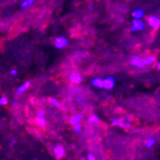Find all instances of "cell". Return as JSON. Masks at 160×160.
<instances>
[{"label": "cell", "mask_w": 160, "mask_h": 160, "mask_svg": "<svg viewBox=\"0 0 160 160\" xmlns=\"http://www.w3.org/2000/svg\"><path fill=\"white\" fill-rule=\"evenodd\" d=\"M120 122V120L119 119V118H114V119L112 120V125H119Z\"/></svg>", "instance_id": "cell-21"}, {"label": "cell", "mask_w": 160, "mask_h": 160, "mask_svg": "<svg viewBox=\"0 0 160 160\" xmlns=\"http://www.w3.org/2000/svg\"><path fill=\"white\" fill-rule=\"evenodd\" d=\"M155 144V139L154 137H150L149 139H147L146 142H145V146L148 148H151Z\"/></svg>", "instance_id": "cell-12"}, {"label": "cell", "mask_w": 160, "mask_h": 160, "mask_svg": "<svg viewBox=\"0 0 160 160\" xmlns=\"http://www.w3.org/2000/svg\"><path fill=\"white\" fill-rule=\"evenodd\" d=\"M49 101H50V102L52 103V104H53V105L56 106L57 108H60L61 107L60 102H59V101H58V100H56V99H54V98H49Z\"/></svg>", "instance_id": "cell-17"}, {"label": "cell", "mask_w": 160, "mask_h": 160, "mask_svg": "<svg viewBox=\"0 0 160 160\" xmlns=\"http://www.w3.org/2000/svg\"><path fill=\"white\" fill-rule=\"evenodd\" d=\"M155 60H156L155 57L149 56L148 57V58H144V59H142V60L141 59L140 62L138 64L137 67H139V68H142V67H144L145 65H151V64L154 63V62H155Z\"/></svg>", "instance_id": "cell-4"}, {"label": "cell", "mask_w": 160, "mask_h": 160, "mask_svg": "<svg viewBox=\"0 0 160 160\" xmlns=\"http://www.w3.org/2000/svg\"><path fill=\"white\" fill-rule=\"evenodd\" d=\"M30 86V81H27V82H25L23 85H22L21 86L18 87L16 90V95H19V94L23 93L27 91V89L29 88V87Z\"/></svg>", "instance_id": "cell-7"}, {"label": "cell", "mask_w": 160, "mask_h": 160, "mask_svg": "<svg viewBox=\"0 0 160 160\" xmlns=\"http://www.w3.org/2000/svg\"><path fill=\"white\" fill-rule=\"evenodd\" d=\"M44 115H45L44 110H41V111L38 112V116H44Z\"/></svg>", "instance_id": "cell-24"}, {"label": "cell", "mask_w": 160, "mask_h": 160, "mask_svg": "<svg viewBox=\"0 0 160 160\" xmlns=\"http://www.w3.org/2000/svg\"><path fill=\"white\" fill-rule=\"evenodd\" d=\"M132 16L134 18H139L141 19L144 17V11H142V9H136L132 12Z\"/></svg>", "instance_id": "cell-11"}, {"label": "cell", "mask_w": 160, "mask_h": 160, "mask_svg": "<svg viewBox=\"0 0 160 160\" xmlns=\"http://www.w3.org/2000/svg\"><path fill=\"white\" fill-rule=\"evenodd\" d=\"M140 61H141V58H139V57L138 56L134 57L132 60H131V65H132V66H137L138 64L140 62Z\"/></svg>", "instance_id": "cell-15"}, {"label": "cell", "mask_w": 160, "mask_h": 160, "mask_svg": "<svg viewBox=\"0 0 160 160\" xmlns=\"http://www.w3.org/2000/svg\"><path fill=\"white\" fill-rule=\"evenodd\" d=\"M87 158H88V159H89V160H95L96 157H95V155H94L92 153H89L88 155V156H87Z\"/></svg>", "instance_id": "cell-22"}, {"label": "cell", "mask_w": 160, "mask_h": 160, "mask_svg": "<svg viewBox=\"0 0 160 160\" xmlns=\"http://www.w3.org/2000/svg\"><path fill=\"white\" fill-rule=\"evenodd\" d=\"M144 28V22L139 18H134L132 21V26L131 27V31L135 32L137 30H142Z\"/></svg>", "instance_id": "cell-1"}, {"label": "cell", "mask_w": 160, "mask_h": 160, "mask_svg": "<svg viewBox=\"0 0 160 160\" xmlns=\"http://www.w3.org/2000/svg\"><path fill=\"white\" fill-rule=\"evenodd\" d=\"M104 88L106 89H112L115 85V78L113 77H108L104 79Z\"/></svg>", "instance_id": "cell-5"}, {"label": "cell", "mask_w": 160, "mask_h": 160, "mask_svg": "<svg viewBox=\"0 0 160 160\" xmlns=\"http://www.w3.org/2000/svg\"><path fill=\"white\" fill-rule=\"evenodd\" d=\"M67 45H68V40H67L66 38L63 37V36L58 38L54 42L55 47L58 49H64Z\"/></svg>", "instance_id": "cell-2"}, {"label": "cell", "mask_w": 160, "mask_h": 160, "mask_svg": "<svg viewBox=\"0 0 160 160\" xmlns=\"http://www.w3.org/2000/svg\"><path fill=\"white\" fill-rule=\"evenodd\" d=\"M81 130V125L80 123L78 124H76L74 125V131H75L76 133H79Z\"/></svg>", "instance_id": "cell-20"}, {"label": "cell", "mask_w": 160, "mask_h": 160, "mask_svg": "<svg viewBox=\"0 0 160 160\" xmlns=\"http://www.w3.org/2000/svg\"><path fill=\"white\" fill-rule=\"evenodd\" d=\"M10 74H11V76H13V77H14V76L17 75V71H16L15 69H12V70L10 71Z\"/></svg>", "instance_id": "cell-23"}, {"label": "cell", "mask_w": 160, "mask_h": 160, "mask_svg": "<svg viewBox=\"0 0 160 160\" xmlns=\"http://www.w3.org/2000/svg\"><path fill=\"white\" fill-rule=\"evenodd\" d=\"M37 123L39 127H44L46 123V120L44 116H38L37 118Z\"/></svg>", "instance_id": "cell-13"}, {"label": "cell", "mask_w": 160, "mask_h": 160, "mask_svg": "<svg viewBox=\"0 0 160 160\" xmlns=\"http://www.w3.org/2000/svg\"><path fill=\"white\" fill-rule=\"evenodd\" d=\"M92 86L98 88H104V79L102 78H95L92 81Z\"/></svg>", "instance_id": "cell-8"}, {"label": "cell", "mask_w": 160, "mask_h": 160, "mask_svg": "<svg viewBox=\"0 0 160 160\" xmlns=\"http://www.w3.org/2000/svg\"><path fill=\"white\" fill-rule=\"evenodd\" d=\"M119 125L123 128H130L131 126H132V123H131V122L129 121H123V122L120 121V123H119Z\"/></svg>", "instance_id": "cell-18"}, {"label": "cell", "mask_w": 160, "mask_h": 160, "mask_svg": "<svg viewBox=\"0 0 160 160\" xmlns=\"http://www.w3.org/2000/svg\"><path fill=\"white\" fill-rule=\"evenodd\" d=\"M16 142H17V140H16V139H13L12 140H11V143H12V144H14V143H15Z\"/></svg>", "instance_id": "cell-25"}, {"label": "cell", "mask_w": 160, "mask_h": 160, "mask_svg": "<svg viewBox=\"0 0 160 160\" xmlns=\"http://www.w3.org/2000/svg\"><path fill=\"white\" fill-rule=\"evenodd\" d=\"M157 68H158V69H159V68H160V63L157 64Z\"/></svg>", "instance_id": "cell-27"}, {"label": "cell", "mask_w": 160, "mask_h": 160, "mask_svg": "<svg viewBox=\"0 0 160 160\" xmlns=\"http://www.w3.org/2000/svg\"><path fill=\"white\" fill-rule=\"evenodd\" d=\"M8 104V99L6 97H0V105H7Z\"/></svg>", "instance_id": "cell-19"}, {"label": "cell", "mask_w": 160, "mask_h": 160, "mask_svg": "<svg viewBox=\"0 0 160 160\" xmlns=\"http://www.w3.org/2000/svg\"><path fill=\"white\" fill-rule=\"evenodd\" d=\"M82 115L81 114H78V115H75V116H72V117L69 119V123L70 124L72 125H76V124H78V123H81V120H82Z\"/></svg>", "instance_id": "cell-10"}, {"label": "cell", "mask_w": 160, "mask_h": 160, "mask_svg": "<svg viewBox=\"0 0 160 160\" xmlns=\"http://www.w3.org/2000/svg\"><path fill=\"white\" fill-rule=\"evenodd\" d=\"M89 9L90 10L93 9V6H92V4H90V5H89Z\"/></svg>", "instance_id": "cell-26"}, {"label": "cell", "mask_w": 160, "mask_h": 160, "mask_svg": "<svg viewBox=\"0 0 160 160\" xmlns=\"http://www.w3.org/2000/svg\"><path fill=\"white\" fill-rule=\"evenodd\" d=\"M34 2V0H25L24 2L21 4V7L22 8H26V7H28L29 6L32 5Z\"/></svg>", "instance_id": "cell-16"}, {"label": "cell", "mask_w": 160, "mask_h": 160, "mask_svg": "<svg viewBox=\"0 0 160 160\" xmlns=\"http://www.w3.org/2000/svg\"><path fill=\"white\" fill-rule=\"evenodd\" d=\"M148 22L151 27H153L155 30H158L160 26L159 18L155 17V16H149L148 18Z\"/></svg>", "instance_id": "cell-3"}, {"label": "cell", "mask_w": 160, "mask_h": 160, "mask_svg": "<svg viewBox=\"0 0 160 160\" xmlns=\"http://www.w3.org/2000/svg\"><path fill=\"white\" fill-rule=\"evenodd\" d=\"M99 120V117L97 114H92L89 116L88 119V121L89 123H95Z\"/></svg>", "instance_id": "cell-14"}, {"label": "cell", "mask_w": 160, "mask_h": 160, "mask_svg": "<svg viewBox=\"0 0 160 160\" xmlns=\"http://www.w3.org/2000/svg\"><path fill=\"white\" fill-rule=\"evenodd\" d=\"M53 152H54V155L57 158H62L65 155V149H64V148L62 146L55 147L54 150H53Z\"/></svg>", "instance_id": "cell-6"}, {"label": "cell", "mask_w": 160, "mask_h": 160, "mask_svg": "<svg viewBox=\"0 0 160 160\" xmlns=\"http://www.w3.org/2000/svg\"><path fill=\"white\" fill-rule=\"evenodd\" d=\"M69 80H70L71 82L75 83V84H79V83L81 81V74L78 73V72H73V73H71V75L69 76Z\"/></svg>", "instance_id": "cell-9"}]
</instances>
